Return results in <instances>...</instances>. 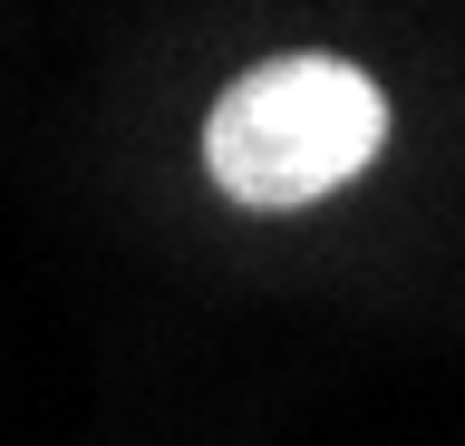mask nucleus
<instances>
[{
  "instance_id": "obj_1",
  "label": "nucleus",
  "mask_w": 465,
  "mask_h": 446,
  "mask_svg": "<svg viewBox=\"0 0 465 446\" xmlns=\"http://www.w3.org/2000/svg\"><path fill=\"white\" fill-rule=\"evenodd\" d=\"M388 146V97L349 59H262L213 97L203 165L232 204H311Z\"/></svg>"
}]
</instances>
